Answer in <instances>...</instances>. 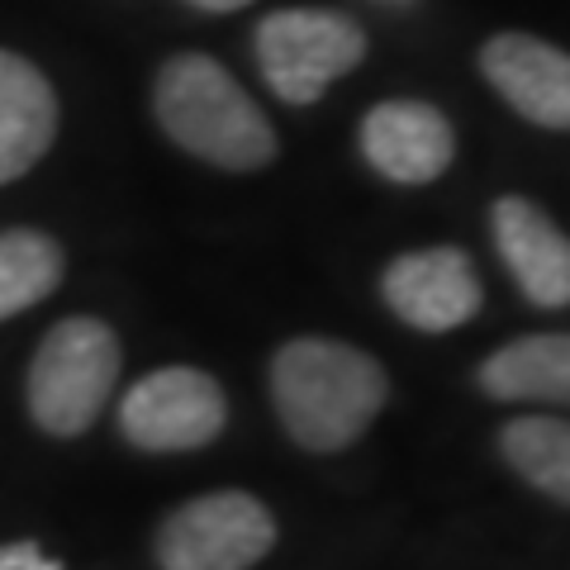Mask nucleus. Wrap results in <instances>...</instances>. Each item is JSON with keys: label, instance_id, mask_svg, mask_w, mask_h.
<instances>
[{"label": "nucleus", "instance_id": "1", "mask_svg": "<svg viewBox=\"0 0 570 570\" xmlns=\"http://www.w3.org/2000/svg\"><path fill=\"white\" fill-rule=\"evenodd\" d=\"M390 400V376L371 352L337 337H291L272 356V404L305 452H343Z\"/></svg>", "mask_w": 570, "mask_h": 570}, {"label": "nucleus", "instance_id": "2", "mask_svg": "<svg viewBox=\"0 0 570 570\" xmlns=\"http://www.w3.org/2000/svg\"><path fill=\"white\" fill-rule=\"evenodd\" d=\"M153 110L163 134L224 171H262L276 157V129L243 91L238 77L205 52H176L153 86Z\"/></svg>", "mask_w": 570, "mask_h": 570}, {"label": "nucleus", "instance_id": "3", "mask_svg": "<svg viewBox=\"0 0 570 570\" xmlns=\"http://www.w3.org/2000/svg\"><path fill=\"white\" fill-rule=\"evenodd\" d=\"M124 352L105 318L71 314L43 333L24 376V404L39 433L81 438L110 404Z\"/></svg>", "mask_w": 570, "mask_h": 570}, {"label": "nucleus", "instance_id": "4", "mask_svg": "<svg viewBox=\"0 0 570 570\" xmlns=\"http://www.w3.org/2000/svg\"><path fill=\"white\" fill-rule=\"evenodd\" d=\"M253 52L285 105H314L366 58V33L343 10H272L253 33Z\"/></svg>", "mask_w": 570, "mask_h": 570}, {"label": "nucleus", "instance_id": "5", "mask_svg": "<svg viewBox=\"0 0 570 570\" xmlns=\"http://www.w3.org/2000/svg\"><path fill=\"white\" fill-rule=\"evenodd\" d=\"M276 547V519L247 490H209L171 509L153 557L163 570H253Z\"/></svg>", "mask_w": 570, "mask_h": 570}, {"label": "nucleus", "instance_id": "6", "mask_svg": "<svg viewBox=\"0 0 570 570\" xmlns=\"http://www.w3.org/2000/svg\"><path fill=\"white\" fill-rule=\"evenodd\" d=\"M228 423L224 385L209 371L195 366H163L134 381L119 400V433L129 448L171 456V452H200Z\"/></svg>", "mask_w": 570, "mask_h": 570}, {"label": "nucleus", "instance_id": "7", "mask_svg": "<svg viewBox=\"0 0 570 570\" xmlns=\"http://www.w3.org/2000/svg\"><path fill=\"white\" fill-rule=\"evenodd\" d=\"M385 305L419 333H452L480 309V276L461 247H423L385 266Z\"/></svg>", "mask_w": 570, "mask_h": 570}, {"label": "nucleus", "instance_id": "8", "mask_svg": "<svg viewBox=\"0 0 570 570\" xmlns=\"http://www.w3.org/2000/svg\"><path fill=\"white\" fill-rule=\"evenodd\" d=\"M362 157L395 186H428L452 167L456 138L433 105L385 100L362 119Z\"/></svg>", "mask_w": 570, "mask_h": 570}, {"label": "nucleus", "instance_id": "9", "mask_svg": "<svg viewBox=\"0 0 570 570\" xmlns=\"http://www.w3.org/2000/svg\"><path fill=\"white\" fill-rule=\"evenodd\" d=\"M480 71L523 119L570 129V52L532 33H494L480 48Z\"/></svg>", "mask_w": 570, "mask_h": 570}, {"label": "nucleus", "instance_id": "10", "mask_svg": "<svg viewBox=\"0 0 570 570\" xmlns=\"http://www.w3.org/2000/svg\"><path fill=\"white\" fill-rule=\"evenodd\" d=\"M490 228L509 276L532 305L570 309V238L561 228L523 195H504L490 214Z\"/></svg>", "mask_w": 570, "mask_h": 570}, {"label": "nucleus", "instance_id": "11", "mask_svg": "<svg viewBox=\"0 0 570 570\" xmlns=\"http://www.w3.org/2000/svg\"><path fill=\"white\" fill-rule=\"evenodd\" d=\"M58 138V91L20 52L0 48V186L43 163Z\"/></svg>", "mask_w": 570, "mask_h": 570}, {"label": "nucleus", "instance_id": "12", "mask_svg": "<svg viewBox=\"0 0 570 570\" xmlns=\"http://www.w3.org/2000/svg\"><path fill=\"white\" fill-rule=\"evenodd\" d=\"M480 390L504 404H561L570 409V333H532L504 343L475 371Z\"/></svg>", "mask_w": 570, "mask_h": 570}, {"label": "nucleus", "instance_id": "13", "mask_svg": "<svg viewBox=\"0 0 570 570\" xmlns=\"http://www.w3.org/2000/svg\"><path fill=\"white\" fill-rule=\"evenodd\" d=\"M499 452L538 494L570 504V419L528 414L499 428Z\"/></svg>", "mask_w": 570, "mask_h": 570}, {"label": "nucleus", "instance_id": "14", "mask_svg": "<svg viewBox=\"0 0 570 570\" xmlns=\"http://www.w3.org/2000/svg\"><path fill=\"white\" fill-rule=\"evenodd\" d=\"M67 257L43 228H6L0 234V324L24 314L62 285Z\"/></svg>", "mask_w": 570, "mask_h": 570}, {"label": "nucleus", "instance_id": "15", "mask_svg": "<svg viewBox=\"0 0 570 570\" xmlns=\"http://www.w3.org/2000/svg\"><path fill=\"white\" fill-rule=\"evenodd\" d=\"M0 570H62V561L43 557L39 542L20 538V542H6V547H0Z\"/></svg>", "mask_w": 570, "mask_h": 570}, {"label": "nucleus", "instance_id": "16", "mask_svg": "<svg viewBox=\"0 0 570 570\" xmlns=\"http://www.w3.org/2000/svg\"><path fill=\"white\" fill-rule=\"evenodd\" d=\"M195 10H209V14H228V10H243L247 0H186Z\"/></svg>", "mask_w": 570, "mask_h": 570}]
</instances>
